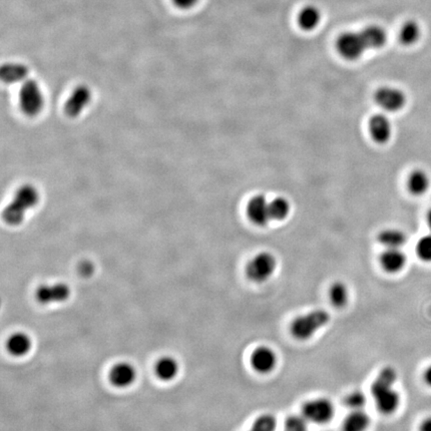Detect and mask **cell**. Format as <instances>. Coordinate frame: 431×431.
Returning <instances> with one entry per match:
<instances>
[{
    "label": "cell",
    "instance_id": "cell-29",
    "mask_svg": "<svg viewBox=\"0 0 431 431\" xmlns=\"http://www.w3.org/2000/svg\"><path fill=\"white\" fill-rule=\"evenodd\" d=\"M283 431H308V421L302 416L288 417Z\"/></svg>",
    "mask_w": 431,
    "mask_h": 431
},
{
    "label": "cell",
    "instance_id": "cell-1",
    "mask_svg": "<svg viewBox=\"0 0 431 431\" xmlns=\"http://www.w3.org/2000/svg\"><path fill=\"white\" fill-rule=\"evenodd\" d=\"M387 42V33L380 25H370L361 31H347L336 39V51L343 58L355 61L368 50L380 49Z\"/></svg>",
    "mask_w": 431,
    "mask_h": 431
},
{
    "label": "cell",
    "instance_id": "cell-8",
    "mask_svg": "<svg viewBox=\"0 0 431 431\" xmlns=\"http://www.w3.org/2000/svg\"><path fill=\"white\" fill-rule=\"evenodd\" d=\"M35 298L43 306L63 304L71 298L70 286L64 283L42 285L36 290Z\"/></svg>",
    "mask_w": 431,
    "mask_h": 431
},
{
    "label": "cell",
    "instance_id": "cell-3",
    "mask_svg": "<svg viewBox=\"0 0 431 431\" xmlns=\"http://www.w3.org/2000/svg\"><path fill=\"white\" fill-rule=\"evenodd\" d=\"M331 316L325 309H315L306 315L298 316L291 325V334L299 341H308L316 332L327 325Z\"/></svg>",
    "mask_w": 431,
    "mask_h": 431
},
{
    "label": "cell",
    "instance_id": "cell-6",
    "mask_svg": "<svg viewBox=\"0 0 431 431\" xmlns=\"http://www.w3.org/2000/svg\"><path fill=\"white\" fill-rule=\"evenodd\" d=\"M334 407L327 398H314L302 405V416L308 423L325 424L334 416Z\"/></svg>",
    "mask_w": 431,
    "mask_h": 431
},
{
    "label": "cell",
    "instance_id": "cell-18",
    "mask_svg": "<svg viewBox=\"0 0 431 431\" xmlns=\"http://www.w3.org/2000/svg\"><path fill=\"white\" fill-rule=\"evenodd\" d=\"M322 22L320 9L314 6H304L298 15V24L302 31H313Z\"/></svg>",
    "mask_w": 431,
    "mask_h": 431
},
{
    "label": "cell",
    "instance_id": "cell-32",
    "mask_svg": "<svg viewBox=\"0 0 431 431\" xmlns=\"http://www.w3.org/2000/svg\"><path fill=\"white\" fill-rule=\"evenodd\" d=\"M418 431H431V416L424 419L419 426Z\"/></svg>",
    "mask_w": 431,
    "mask_h": 431
},
{
    "label": "cell",
    "instance_id": "cell-12",
    "mask_svg": "<svg viewBox=\"0 0 431 431\" xmlns=\"http://www.w3.org/2000/svg\"><path fill=\"white\" fill-rule=\"evenodd\" d=\"M250 362H251L254 371L266 375V373H270V371L275 370L277 357L274 350L267 347V345H262V347L257 348L254 350L253 354L251 355Z\"/></svg>",
    "mask_w": 431,
    "mask_h": 431
},
{
    "label": "cell",
    "instance_id": "cell-17",
    "mask_svg": "<svg viewBox=\"0 0 431 431\" xmlns=\"http://www.w3.org/2000/svg\"><path fill=\"white\" fill-rule=\"evenodd\" d=\"M407 263V257L401 249H387L380 256V265L387 273L400 272Z\"/></svg>",
    "mask_w": 431,
    "mask_h": 431
},
{
    "label": "cell",
    "instance_id": "cell-19",
    "mask_svg": "<svg viewBox=\"0 0 431 431\" xmlns=\"http://www.w3.org/2000/svg\"><path fill=\"white\" fill-rule=\"evenodd\" d=\"M371 417L364 410H352L343 423V431H366Z\"/></svg>",
    "mask_w": 431,
    "mask_h": 431
},
{
    "label": "cell",
    "instance_id": "cell-33",
    "mask_svg": "<svg viewBox=\"0 0 431 431\" xmlns=\"http://www.w3.org/2000/svg\"><path fill=\"white\" fill-rule=\"evenodd\" d=\"M423 377L424 382H426V384L431 387V366H428V368H426V371H424Z\"/></svg>",
    "mask_w": 431,
    "mask_h": 431
},
{
    "label": "cell",
    "instance_id": "cell-25",
    "mask_svg": "<svg viewBox=\"0 0 431 431\" xmlns=\"http://www.w3.org/2000/svg\"><path fill=\"white\" fill-rule=\"evenodd\" d=\"M270 210L272 220L282 221L290 214L291 205L286 199L283 198V197H277V198L270 202Z\"/></svg>",
    "mask_w": 431,
    "mask_h": 431
},
{
    "label": "cell",
    "instance_id": "cell-15",
    "mask_svg": "<svg viewBox=\"0 0 431 431\" xmlns=\"http://www.w3.org/2000/svg\"><path fill=\"white\" fill-rule=\"evenodd\" d=\"M371 138L378 144L389 142L393 135V126L387 116L375 115L370 121Z\"/></svg>",
    "mask_w": 431,
    "mask_h": 431
},
{
    "label": "cell",
    "instance_id": "cell-10",
    "mask_svg": "<svg viewBox=\"0 0 431 431\" xmlns=\"http://www.w3.org/2000/svg\"><path fill=\"white\" fill-rule=\"evenodd\" d=\"M247 214L252 223L260 227L267 226L272 220L270 202L265 196L257 195L247 204Z\"/></svg>",
    "mask_w": 431,
    "mask_h": 431
},
{
    "label": "cell",
    "instance_id": "cell-34",
    "mask_svg": "<svg viewBox=\"0 0 431 431\" xmlns=\"http://www.w3.org/2000/svg\"><path fill=\"white\" fill-rule=\"evenodd\" d=\"M428 227H430V229L431 230V209L430 210V212H428Z\"/></svg>",
    "mask_w": 431,
    "mask_h": 431
},
{
    "label": "cell",
    "instance_id": "cell-21",
    "mask_svg": "<svg viewBox=\"0 0 431 431\" xmlns=\"http://www.w3.org/2000/svg\"><path fill=\"white\" fill-rule=\"evenodd\" d=\"M408 190L416 196L425 194L430 187V179L428 174L423 170H416L408 178Z\"/></svg>",
    "mask_w": 431,
    "mask_h": 431
},
{
    "label": "cell",
    "instance_id": "cell-4",
    "mask_svg": "<svg viewBox=\"0 0 431 431\" xmlns=\"http://www.w3.org/2000/svg\"><path fill=\"white\" fill-rule=\"evenodd\" d=\"M38 192L33 186L26 185L16 193L13 203L3 212V219L9 225H18L24 220L25 212L38 203Z\"/></svg>",
    "mask_w": 431,
    "mask_h": 431
},
{
    "label": "cell",
    "instance_id": "cell-5",
    "mask_svg": "<svg viewBox=\"0 0 431 431\" xmlns=\"http://www.w3.org/2000/svg\"><path fill=\"white\" fill-rule=\"evenodd\" d=\"M276 268V258L268 252H262L247 263L246 275L254 283H265L274 275Z\"/></svg>",
    "mask_w": 431,
    "mask_h": 431
},
{
    "label": "cell",
    "instance_id": "cell-9",
    "mask_svg": "<svg viewBox=\"0 0 431 431\" xmlns=\"http://www.w3.org/2000/svg\"><path fill=\"white\" fill-rule=\"evenodd\" d=\"M375 102L385 111H400L407 103L405 94L396 87L384 86L378 89L375 95Z\"/></svg>",
    "mask_w": 431,
    "mask_h": 431
},
{
    "label": "cell",
    "instance_id": "cell-20",
    "mask_svg": "<svg viewBox=\"0 0 431 431\" xmlns=\"http://www.w3.org/2000/svg\"><path fill=\"white\" fill-rule=\"evenodd\" d=\"M29 68L24 64L6 63L2 65L0 76H1L2 81L13 84L22 81L29 75Z\"/></svg>",
    "mask_w": 431,
    "mask_h": 431
},
{
    "label": "cell",
    "instance_id": "cell-31",
    "mask_svg": "<svg viewBox=\"0 0 431 431\" xmlns=\"http://www.w3.org/2000/svg\"><path fill=\"white\" fill-rule=\"evenodd\" d=\"M173 1L179 8L188 9L194 6L198 0H173Z\"/></svg>",
    "mask_w": 431,
    "mask_h": 431
},
{
    "label": "cell",
    "instance_id": "cell-2",
    "mask_svg": "<svg viewBox=\"0 0 431 431\" xmlns=\"http://www.w3.org/2000/svg\"><path fill=\"white\" fill-rule=\"evenodd\" d=\"M398 380V373L393 366H385L378 373L371 385V393L375 407L380 414L389 416L398 409L400 405V393L394 389Z\"/></svg>",
    "mask_w": 431,
    "mask_h": 431
},
{
    "label": "cell",
    "instance_id": "cell-30",
    "mask_svg": "<svg viewBox=\"0 0 431 431\" xmlns=\"http://www.w3.org/2000/svg\"><path fill=\"white\" fill-rule=\"evenodd\" d=\"M78 272L81 275L82 277H88L92 276L94 273V266L92 263L88 262V261H85V262H82L79 265V269H78Z\"/></svg>",
    "mask_w": 431,
    "mask_h": 431
},
{
    "label": "cell",
    "instance_id": "cell-7",
    "mask_svg": "<svg viewBox=\"0 0 431 431\" xmlns=\"http://www.w3.org/2000/svg\"><path fill=\"white\" fill-rule=\"evenodd\" d=\"M20 106L27 116H36L44 105L42 93L34 80H27L20 90Z\"/></svg>",
    "mask_w": 431,
    "mask_h": 431
},
{
    "label": "cell",
    "instance_id": "cell-14",
    "mask_svg": "<svg viewBox=\"0 0 431 431\" xmlns=\"http://www.w3.org/2000/svg\"><path fill=\"white\" fill-rule=\"evenodd\" d=\"M33 341L29 334L17 332L11 334L6 341V348L11 355L15 357H24L31 352Z\"/></svg>",
    "mask_w": 431,
    "mask_h": 431
},
{
    "label": "cell",
    "instance_id": "cell-23",
    "mask_svg": "<svg viewBox=\"0 0 431 431\" xmlns=\"http://www.w3.org/2000/svg\"><path fill=\"white\" fill-rule=\"evenodd\" d=\"M329 297L334 308H343V307L347 306L348 297H350L348 286L341 282H336L330 288Z\"/></svg>",
    "mask_w": 431,
    "mask_h": 431
},
{
    "label": "cell",
    "instance_id": "cell-24",
    "mask_svg": "<svg viewBox=\"0 0 431 431\" xmlns=\"http://www.w3.org/2000/svg\"><path fill=\"white\" fill-rule=\"evenodd\" d=\"M421 29L417 22L414 20H408L401 26L400 31V40L405 45H412L421 38Z\"/></svg>",
    "mask_w": 431,
    "mask_h": 431
},
{
    "label": "cell",
    "instance_id": "cell-16",
    "mask_svg": "<svg viewBox=\"0 0 431 431\" xmlns=\"http://www.w3.org/2000/svg\"><path fill=\"white\" fill-rule=\"evenodd\" d=\"M179 373H180V364L177 359L171 355H165L156 362L155 373L162 382H172L178 377Z\"/></svg>",
    "mask_w": 431,
    "mask_h": 431
},
{
    "label": "cell",
    "instance_id": "cell-26",
    "mask_svg": "<svg viewBox=\"0 0 431 431\" xmlns=\"http://www.w3.org/2000/svg\"><path fill=\"white\" fill-rule=\"evenodd\" d=\"M277 428V421L272 414H262L254 421L253 425L247 431H275Z\"/></svg>",
    "mask_w": 431,
    "mask_h": 431
},
{
    "label": "cell",
    "instance_id": "cell-13",
    "mask_svg": "<svg viewBox=\"0 0 431 431\" xmlns=\"http://www.w3.org/2000/svg\"><path fill=\"white\" fill-rule=\"evenodd\" d=\"M91 92L88 87L78 86L74 92L70 96V99L66 102L65 110L66 115L70 117H76L81 113L85 106L90 102Z\"/></svg>",
    "mask_w": 431,
    "mask_h": 431
},
{
    "label": "cell",
    "instance_id": "cell-27",
    "mask_svg": "<svg viewBox=\"0 0 431 431\" xmlns=\"http://www.w3.org/2000/svg\"><path fill=\"white\" fill-rule=\"evenodd\" d=\"M416 253L423 262H431V234L424 236L418 241Z\"/></svg>",
    "mask_w": 431,
    "mask_h": 431
},
{
    "label": "cell",
    "instance_id": "cell-22",
    "mask_svg": "<svg viewBox=\"0 0 431 431\" xmlns=\"http://www.w3.org/2000/svg\"><path fill=\"white\" fill-rule=\"evenodd\" d=\"M378 241L387 249H401L407 242V236L398 229H387L380 234Z\"/></svg>",
    "mask_w": 431,
    "mask_h": 431
},
{
    "label": "cell",
    "instance_id": "cell-28",
    "mask_svg": "<svg viewBox=\"0 0 431 431\" xmlns=\"http://www.w3.org/2000/svg\"><path fill=\"white\" fill-rule=\"evenodd\" d=\"M366 400L361 391H355L348 393L345 398V405L352 410H361L366 405Z\"/></svg>",
    "mask_w": 431,
    "mask_h": 431
},
{
    "label": "cell",
    "instance_id": "cell-11",
    "mask_svg": "<svg viewBox=\"0 0 431 431\" xmlns=\"http://www.w3.org/2000/svg\"><path fill=\"white\" fill-rule=\"evenodd\" d=\"M137 380V370L132 364L121 361L110 370L109 380L118 389H127L134 384Z\"/></svg>",
    "mask_w": 431,
    "mask_h": 431
}]
</instances>
